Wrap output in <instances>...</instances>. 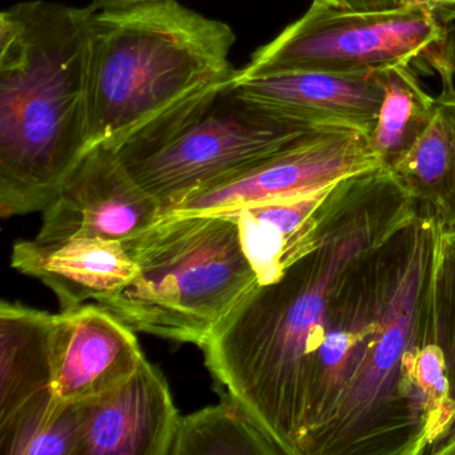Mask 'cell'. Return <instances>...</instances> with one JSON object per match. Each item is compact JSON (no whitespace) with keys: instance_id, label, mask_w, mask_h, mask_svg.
Wrapping results in <instances>:
<instances>
[{"instance_id":"cell-1","label":"cell","mask_w":455,"mask_h":455,"mask_svg":"<svg viewBox=\"0 0 455 455\" xmlns=\"http://www.w3.org/2000/svg\"><path fill=\"white\" fill-rule=\"evenodd\" d=\"M414 210L390 170L340 180L324 202L313 249L278 281L258 283L202 348L212 377L282 455H300L314 359L338 286Z\"/></svg>"},{"instance_id":"cell-5","label":"cell","mask_w":455,"mask_h":455,"mask_svg":"<svg viewBox=\"0 0 455 455\" xmlns=\"http://www.w3.org/2000/svg\"><path fill=\"white\" fill-rule=\"evenodd\" d=\"M235 76L194 95L111 148L135 182L161 204L162 215L196 191L305 135L334 127L298 121L249 100L234 84Z\"/></svg>"},{"instance_id":"cell-20","label":"cell","mask_w":455,"mask_h":455,"mask_svg":"<svg viewBox=\"0 0 455 455\" xmlns=\"http://www.w3.org/2000/svg\"><path fill=\"white\" fill-rule=\"evenodd\" d=\"M431 334L443 353L455 406V231L442 228L431 282ZM454 447L455 419L434 455L451 454Z\"/></svg>"},{"instance_id":"cell-14","label":"cell","mask_w":455,"mask_h":455,"mask_svg":"<svg viewBox=\"0 0 455 455\" xmlns=\"http://www.w3.org/2000/svg\"><path fill=\"white\" fill-rule=\"evenodd\" d=\"M334 186L311 196L255 204L228 214L235 215L242 249L259 284L278 281L313 249L324 202Z\"/></svg>"},{"instance_id":"cell-3","label":"cell","mask_w":455,"mask_h":455,"mask_svg":"<svg viewBox=\"0 0 455 455\" xmlns=\"http://www.w3.org/2000/svg\"><path fill=\"white\" fill-rule=\"evenodd\" d=\"M230 26L150 0L90 17V140L116 148L194 95L235 76Z\"/></svg>"},{"instance_id":"cell-23","label":"cell","mask_w":455,"mask_h":455,"mask_svg":"<svg viewBox=\"0 0 455 455\" xmlns=\"http://www.w3.org/2000/svg\"><path fill=\"white\" fill-rule=\"evenodd\" d=\"M334 6L354 12H382L396 9L395 0H326Z\"/></svg>"},{"instance_id":"cell-12","label":"cell","mask_w":455,"mask_h":455,"mask_svg":"<svg viewBox=\"0 0 455 455\" xmlns=\"http://www.w3.org/2000/svg\"><path fill=\"white\" fill-rule=\"evenodd\" d=\"M234 84L249 100L298 121L367 134L377 124L385 97L379 71L238 70Z\"/></svg>"},{"instance_id":"cell-6","label":"cell","mask_w":455,"mask_h":455,"mask_svg":"<svg viewBox=\"0 0 455 455\" xmlns=\"http://www.w3.org/2000/svg\"><path fill=\"white\" fill-rule=\"evenodd\" d=\"M417 65L451 89L454 54L449 26L410 9L354 12L314 0L297 22L252 54L244 73L311 70L367 73Z\"/></svg>"},{"instance_id":"cell-24","label":"cell","mask_w":455,"mask_h":455,"mask_svg":"<svg viewBox=\"0 0 455 455\" xmlns=\"http://www.w3.org/2000/svg\"><path fill=\"white\" fill-rule=\"evenodd\" d=\"M150 0H92V6L97 9H108V7L124 6V4H140Z\"/></svg>"},{"instance_id":"cell-25","label":"cell","mask_w":455,"mask_h":455,"mask_svg":"<svg viewBox=\"0 0 455 455\" xmlns=\"http://www.w3.org/2000/svg\"><path fill=\"white\" fill-rule=\"evenodd\" d=\"M450 455H455V447H454V449H452L451 454H450Z\"/></svg>"},{"instance_id":"cell-22","label":"cell","mask_w":455,"mask_h":455,"mask_svg":"<svg viewBox=\"0 0 455 455\" xmlns=\"http://www.w3.org/2000/svg\"><path fill=\"white\" fill-rule=\"evenodd\" d=\"M399 9L418 10L449 26L455 20V0H395Z\"/></svg>"},{"instance_id":"cell-13","label":"cell","mask_w":455,"mask_h":455,"mask_svg":"<svg viewBox=\"0 0 455 455\" xmlns=\"http://www.w3.org/2000/svg\"><path fill=\"white\" fill-rule=\"evenodd\" d=\"M12 266L46 284L60 311L100 303L134 281L138 266L124 242L76 236L57 243L36 239L12 247Z\"/></svg>"},{"instance_id":"cell-18","label":"cell","mask_w":455,"mask_h":455,"mask_svg":"<svg viewBox=\"0 0 455 455\" xmlns=\"http://www.w3.org/2000/svg\"><path fill=\"white\" fill-rule=\"evenodd\" d=\"M82 404L66 403L52 390L0 420V451L4 455H79Z\"/></svg>"},{"instance_id":"cell-8","label":"cell","mask_w":455,"mask_h":455,"mask_svg":"<svg viewBox=\"0 0 455 455\" xmlns=\"http://www.w3.org/2000/svg\"><path fill=\"white\" fill-rule=\"evenodd\" d=\"M379 167L369 134L323 127L252 166L188 196L162 218L228 215L244 207L287 201L326 190L346 178Z\"/></svg>"},{"instance_id":"cell-17","label":"cell","mask_w":455,"mask_h":455,"mask_svg":"<svg viewBox=\"0 0 455 455\" xmlns=\"http://www.w3.org/2000/svg\"><path fill=\"white\" fill-rule=\"evenodd\" d=\"M170 455H282L254 417L226 393L214 406L180 417Z\"/></svg>"},{"instance_id":"cell-2","label":"cell","mask_w":455,"mask_h":455,"mask_svg":"<svg viewBox=\"0 0 455 455\" xmlns=\"http://www.w3.org/2000/svg\"><path fill=\"white\" fill-rule=\"evenodd\" d=\"M90 17L31 0L0 15V215L44 212L90 140Z\"/></svg>"},{"instance_id":"cell-9","label":"cell","mask_w":455,"mask_h":455,"mask_svg":"<svg viewBox=\"0 0 455 455\" xmlns=\"http://www.w3.org/2000/svg\"><path fill=\"white\" fill-rule=\"evenodd\" d=\"M161 220V204L135 182L114 150L97 146L42 212V226L34 239L57 243L90 236L127 243Z\"/></svg>"},{"instance_id":"cell-7","label":"cell","mask_w":455,"mask_h":455,"mask_svg":"<svg viewBox=\"0 0 455 455\" xmlns=\"http://www.w3.org/2000/svg\"><path fill=\"white\" fill-rule=\"evenodd\" d=\"M417 212L355 260L332 297L314 359L300 455H314L382 332Z\"/></svg>"},{"instance_id":"cell-10","label":"cell","mask_w":455,"mask_h":455,"mask_svg":"<svg viewBox=\"0 0 455 455\" xmlns=\"http://www.w3.org/2000/svg\"><path fill=\"white\" fill-rule=\"evenodd\" d=\"M52 351V393L74 404L118 387L146 359L134 330L100 303L54 314Z\"/></svg>"},{"instance_id":"cell-21","label":"cell","mask_w":455,"mask_h":455,"mask_svg":"<svg viewBox=\"0 0 455 455\" xmlns=\"http://www.w3.org/2000/svg\"><path fill=\"white\" fill-rule=\"evenodd\" d=\"M436 105L439 111L449 124L451 130L452 148H454V162H452L451 177H450L449 188L446 196L439 206L434 218L441 225L442 228L455 231V89H444L442 94L436 98Z\"/></svg>"},{"instance_id":"cell-19","label":"cell","mask_w":455,"mask_h":455,"mask_svg":"<svg viewBox=\"0 0 455 455\" xmlns=\"http://www.w3.org/2000/svg\"><path fill=\"white\" fill-rule=\"evenodd\" d=\"M452 162L451 130L438 108L430 126L390 172L418 206L434 217L446 196Z\"/></svg>"},{"instance_id":"cell-11","label":"cell","mask_w":455,"mask_h":455,"mask_svg":"<svg viewBox=\"0 0 455 455\" xmlns=\"http://www.w3.org/2000/svg\"><path fill=\"white\" fill-rule=\"evenodd\" d=\"M81 404L79 455H170L182 415L148 359L126 382Z\"/></svg>"},{"instance_id":"cell-4","label":"cell","mask_w":455,"mask_h":455,"mask_svg":"<svg viewBox=\"0 0 455 455\" xmlns=\"http://www.w3.org/2000/svg\"><path fill=\"white\" fill-rule=\"evenodd\" d=\"M124 244L137 276L100 305L134 331L204 348L259 283L235 215L162 218Z\"/></svg>"},{"instance_id":"cell-16","label":"cell","mask_w":455,"mask_h":455,"mask_svg":"<svg viewBox=\"0 0 455 455\" xmlns=\"http://www.w3.org/2000/svg\"><path fill=\"white\" fill-rule=\"evenodd\" d=\"M379 76L385 97L369 143L379 166L391 170L430 126L438 105L436 98L422 89L410 66L379 70Z\"/></svg>"},{"instance_id":"cell-15","label":"cell","mask_w":455,"mask_h":455,"mask_svg":"<svg viewBox=\"0 0 455 455\" xmlns=\"http://www.w3.org/2000/svg\"><path fill=\"white\" fill-rule=\"evenodd\" d=\"M54 314L0 303V420L52 390Z\"/></svg>"}]
</instances>
